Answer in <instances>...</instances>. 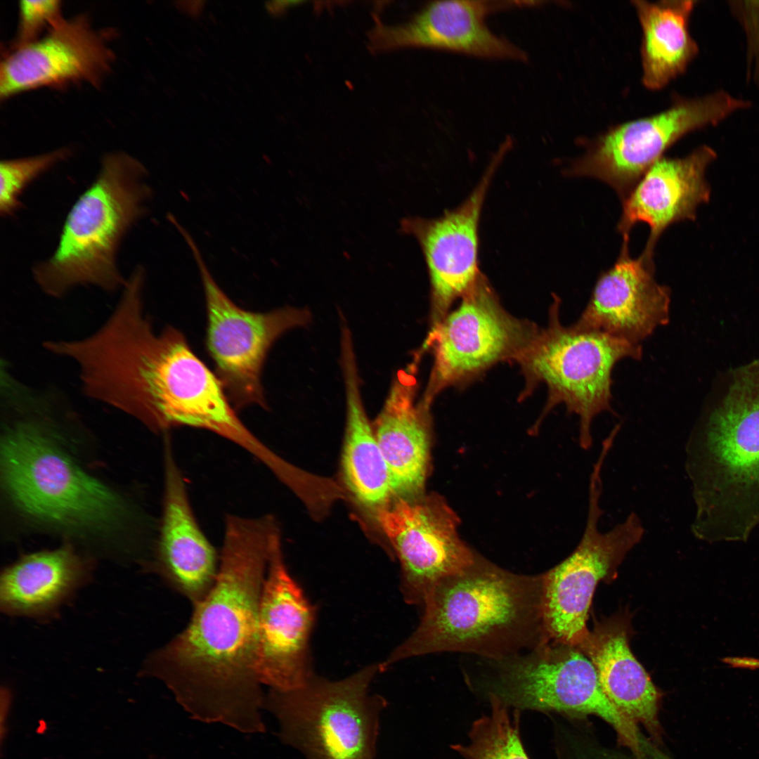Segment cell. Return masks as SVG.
<instances>
[{
    "label": "cell",
    "instance_id": "cell-18",
    "mask_svg": "<svg viewBox=\"0 0 759 759\" xmlns=\"http://www.w3.org/2000/svg\"><path fill=\"white\" fill-rule=\"evenodd\" d=\"M517 1H436L408 21L385 25L375 16L368 33L372 52L408 47L429 48L488 59L524 61L519 47L493 32L486 24L491 13L518 6Z\"/></svg>",
    "mask_w": 759,
    "mask_h": 759
},
{
    "label": "cell",
    "instance_id": "cell-2",
    "mask_svg": "<svg viewBox=\"0 0 759 759\" xmlns=\"http://www.w3.org/2000/svg\"><path fill=\"white\" fill-rule=\"evenodd\" d=\"M145 279V269L136 267L99 329L79 339L48 341L46 349L77 364L86 396L153 430L205 429L249 448L256 437L185 335L171 325L155 330L144 310Z\"/></svg>",
    "mask_w": 759,
    "mask_h": 759
},
{
    "label": "cell",
    "instance_id": "cell-23",
    "mask_svg": "<svg viewBox=\"0 0 759 759\" xmlns=\"http://www.w3.org/2000/svg\"><path fill=\"white\" fill-rule=\"evenodd\" d=\"M630 632L628 614H616L596 621L579 647L593 663L609 701L657 741L661 735V695L630 649Z\"/></svg>",
    "mask_w": 759,
    "mask_h": 759
},
{
    "label": "cell",
    "instance_id": "cell-21",
    "mask_svg": "<svg viewBox=\"0 0 759 759\" xmlns=\"http://www.w3.org/2000/svg\"><path fill=\"white\" fill-rule=\"evenodd\" d=\"M715 150L701 145L684 157L658 160L623 199L618 225L623 242H628L633 226L644 222L650 228L644 251L653 254L664 230L673 223L694 220L697 207L709 200L707 167L716 159Z\"/></svg>",
    "mask_w": 759,
    "mask_h": 759
},
{
    "label": "cell",
    "instance_id": "cell-24",
    "mask_svg": "<svg viewBox=\"0 0 759 759\" xmlns=\"http://www.w3.org/2000/svg\"><path fill=\"white\" fill-rule=\"evenodd\" d=\"M346 406L342 472L349 491L374 510L389 502L392 493L389 469L366 415L351 337L342 338Z\"/></svg>",
    "mask_w": 759,
    "mask_h": 759
},
{
    "label": "cell",
    "instance_id": "cell-9",
    "mask_svg": "<svg viewBox=\"0 0 759 759\" xmlns=\"http://www.w3.org/2000/svg\"><path fill=\"white\" fill-rule=\"evenodd\" d=\"M495 674L482 687L512 710L555 713L566 718L595 715L609 724L618 741L637 757L644 737L604 694L595 668L578 646L547 642L529 652L495 661Z\"/></svg>",
    "mask_w": 759,
    "mask_h": 759
},
{
    "label": "cell",
    "instance_id": "cell-22",
    "mask_svg": "<svg viewBox=\"0 0 759 759\" xmlns=\"http://www.w3.org/2000/svg\"><path fill=\"white\" fill-rule=\"evenodd\" d=\"M413 371V365L398 371L373 428L392 493L407 500L422 495L430 444L428 406L416 403Z\"/></svg>",
    "mask_w": 759,
    "mask_h": 759
},
{
    "label": "cell",
    "instance_id": "cell-26",
    "mask_svg": "<svg viewBox=\"0 0 759 759\" xmlns=\"http://www.w3.org/2000/svg\"><path fill=\"white\" fill-rule=\"evenodd\" d=\"M693 0L633 1L642 30V82L651 90L684 73L699 47L689 31Z\"/></svg>",
    "mask_w": 759,
    "mask_h": 759
},
{
    "label": "cell",
    "instance_id": "cell-12",
    "mask_svg": "<svg viewBox=\"0 0 759 759\" xmlns=\"http://www.w3.org/2000/svg\"><path fill=\"white\" fill-rule=\"evenodd\" d=\"M751 106L724 90L680 99L657 115L618 125L592 143L573 163V175L594 177L624 199L644 173L686 134L719 124Z\"/></svg>",
    "mask_w": 759,
    "mask_h": 759
},
{
    "label": "cell",
    "instance_id": "cell-33",
    "mask_svg": "<svg viewBox=\"0 0 759 759\" xmlns=\"http://www.w3.org/2000/svg\"><path fill=\"white\" fill-rule=\"evenodd\" d=\"M299 1H272L266 4L268 10L274 14L280 13L288 7L299 4Z\"/></svg>",
    "mask_w": 759,
    "mask_h": 759
},
{
    "label": "cell",
    "instance_id": "cell-13",
    "mask_svg": "<svg viewBox=\"0 0 759 759\" xmlns=\"http://www.w3.org/2000/svg\"><path fill=\"white\" fill-rule=\"evenodd\" d=\"M538 331L508 314L481 274L460 306L433 326L427 343L434 346V362L423 402L429 406L442 389L498 361L517 360Z\"/></svg>",
    "mask_w": 759,
    "mask_h": 759
},
{
    "label": "cell",
    "instance_id": "cell-30",
    "mask_svg": "<svg viewBox=\"0 0 759 759\" xmlns=\"http://www.w3.org/2000/svg\"><path fill=\"white\" fill-rule=\"evenodd\" d=\"M727 6L744 37L746 79L759 86V1L731 0Z\"/></svg>",
    "mask_w": 759,
    "mask_h": 759
},
{
    "label": "cell",
    "instance_id": "cell-11",
    "mask_svg": "<svg viewBox=\"0 0 759 759\" xmlns=\"http://www.w3.org/2000/svg\"><path fill=\"white\" fill-rule=\"evenodd\" d=\"M604 465L598 459L592 466L587 519L578 546L543 574V620L549 642L578 647L585 642L590 632L589 610L598 583L616 577L627 554L644 534L641 519L634 512L609 531H599Z\"/></svg>",
    "mask_w": 759,
    "mask_h": 759
},
{
    "label": "cell",
    "instance_id": "cell-19",
    "mask_svg": "<svg viewBox=\"0 0 759 759\" xmlns=\"http://www.w3.org/2000/svg\"><path fill=\"white\" fill-rule=\"evenodd\" d=\"M653 255L633 259L623 242L616 262L598 278L577 325L640 344L670 320V292L654 278Z\"/></svg>",
    "mask_w": 759,
    "mask_h": 759
},
{
    "label": "cell",
    "instance_id": "cell-17",
    "mask_svg": "<svg viewBox=\"0 0 759 759\" xmlns=\"http://www.w3.org/2000/svg\"><path fill=\"white\" fill-rule=\"evenodd\" d=\"M508 147L504 144L500 148L478 185L459 207L438 218L408 217L401 221V231L416 238L424 257L431 283L434 325L481 275L478 259L481 212L492 179Z\"/></svg>",
    "mask_w": 759,
    "mask_h": 759
},
{
    "label": "cell",
    "instance_id": "cell-1",
    "mask_svg": "<svg viewBox=\"0 0 759 759\" xmlns=\"http://www.w3.org/2000/svg\"><path fill=\"white\" fill-rule=\"evenodd\" d=\"M270 515L225 518L218 575L184 630L153 652L145 673L195 719L240 732H265L257 671L258 611L271 540Z\"/></svg>",
    "mask_w": 759,
    "mask_h": 759
},
{
    "label": "cell",
    "instance_id": "cell-20",
    "mask_svg": "<svg viewBox=\"0 0 759 759\" xmlns=\"http://www.w3.org/2000/svg\"><path fill=\"white\" fill-rule=\"evenodd\" d=\"M169 444L167 438L164 500L155 568L169 586L195 605L214 586L219 559L195 518L186 482Z\"/></svg>",
    "mask_w": 759,
    "mask_h": 759
},
{
    "label": "cell",
    "instance_id": "cell-10",
    "mask_svg": "<svg viewBox=\"0 0 759 759\" xmlns=\"http://www.w3.org/2000/svg\"><path fill=\"white\" fill-rule=\"evenodd\" d=\"M177 231L198 268L207 318L205 346L214 374L237 412L253 406L268 410L262 382L267 356L283 334L309 325V310L287 306L258 312L240 307L218 285L188 230L181 225Z\"/></svg>",
    "mask_w": 759,
    "mask_h": 759
},
{
    "label": "cell",
    "instance_id": "cell-4",
    "mask_svg": "<svg viewBox=\"0 0 759 759\" xmlns=\"http://www.w3.org/2000/svg\"><path fill=\"white\" fill-rule=\"evenodd\" d=\"M543 574L518 575L476 557L441 580L423 604L415 632L382 663L436 652L473 653L499 661L547 642Z\"/></svg>",
    "mask_w": 759,
    "mask_h": 759
},
{
    "label": "cell",
    "instance_id": "cell-25",
    "mask_svg": "<svg viewBox=\"0 0 759 759\" xmlns=\"http://www.w3.org/2000/svg\"><path fill=\"white\" fill-rule=\"evenodd\" d=\"M85 568L67 547L27 555L1 575V609L11 615L49 613L84 583Z\"/></svg>",
    "mask_w": 759,
    "mask_h": 759
},
{
    "label": "cell",
    "instance_id": "cell-5",
    "mask_svg": "<svg viewBox=\"0 0 759 759\" xmlns=\"http://www.w3.org/2000/svg\"><path fill=\"white\" fill-rule=\"evenodd\" d=\"M147 170L124 152L105 155L91 186L63 223L56 250L32 268L46 294L60 297L78 285L113 291L124 286L117 264L124 236L145 214L152 189Z\"/></svg>",
    "mask_w": 759,
    "mask_h": 759
},
{
    "label": "cell",
    "instance_id": "cell-6",
    "mask_svg": "<svg viewBox=\"0 0 759 759\" xmlns=\"http://www.w3.org/2000/svg\"><path fill=\"white\" fill-rule=\"evenodd\" d=\"M7 492L27 515L77 531L108 533L124 523L123 501L79 467L34 424L20 423L3 439Z\"/></svg>",
    "mask_w": 759,
    "mask_h": 759
},
{
    "label": "cell",
    "instance_id": "cell-32",
    "mask_svg": "<svg viewBox=\"0 0 759 759\" xmlns=\"http://www.w3.org/2000/svg\"><path fill=\"white\" fill-rule=\"evenodd\" d=\"M724 663L733 668L749 670L759 669V659L748 656H727L721 659Z\"/></svg>",
    "mask_w": 759,
    "mask_h": 759
},
{
    "label": "cell",
    "instance_id": "cell-16",
    "mask_svg": "<svg viewBox=\"0 0 759 759\" xmlns=\"http://www.w3.org/2000/svg\"><path fill=\"white\" fill-rule=\"evenodd\" d=\"M114 58L108 33L93 28L84 15L63 18L39 39L5 52L0 65L1 99L81 82L98 88Z\"/></svg>",
    "mask_w": 759,
    "mask_h": 759
},
{
    "label": "cell",
    "instance_id": "cell-27",
    "mask_svg": "<svg viewBox=\"0 0 759 759\" xmlns=\"http://www.w3.org/2000/svg\"><path fill=\"white\" fill-rule=\"evenodd\" d=\"M488 701L490 711L472 722L468 742L450 748L462 759H530L520 737L521 711L494 699Z\"/></svg>",
    "mask_w": 759,
    "mask_h": 759
},
{
    "label": "cell",
    "instance_id": "cell-14",
    "mask_svg": "<svg viewBox=\"0 0 759 759\" xmlns=\"http://www.w3.org/2000/svg\"><path fill=\"white\" fill-rule=\"evenodd\" d=\"M375 511L401 565V592L423 605L443 579L470 566L476 557L457 533L458 518L438 495L398 498Z\"/></svg>",
    "mask_w": 759,
    "mask_h": 759
},
{
    "label": "cell",
    "instance_id": "cell-7",
    "mask_svg": "<svg viewBox=\"0 0 759 759\" xmlns=\"http://www.w3.org/2000/svg\"><path fill=\"white\" fill-rule=\"evenodd\" d=\"M381 664L341 680L311 675L294 690L271 689L263 708L275 715L281 741L307 759H375L384 699L368 689Z\"/></svg>",
    "mask_w": 759,
    "mask_h": 759
},
{
    "label": "cell",
    "instance_id": "cell-29",
    "mask_svg": "<svg viewBox=\"0 0 759 759\" xmlns=\"http://www.w3.org/2000/svg\"><path fill=\"white\" fill-rule=\"evenodd\" d=\"M58 0L21 1L17 32L9 46L15 48L30 44L44 35L62 16Z\"/></svg>",
    "mask_w": 759,
    "mask_h": 759
},
{
    "label": "cell",
    "instance_id": "cell-8",
    "mask_svg": "<svg viewBox=\"0 0 759 759\" xmlns=\"http://www.w3.org/2000/svg\"><path fill=\"white\" fill-rule=\"evenodd\" d=\"M559 301L551 307L548 326L517 358L529 384L544 383L548 390L545 413L564 404L579 419L578 441L585 450L592 446V424L611 407L612 373L626 358L640 360L642 347L605 332L563 325Z\"/></svg>",
    "mask_w": 759,
    "mask_h": 759
},
{
    "label": "cell",
    "instance_id": "cell-28",
    "mask_svg": "<svg viewBox=\"0 0 759 759\" xmlns=\"http://www.w3.org/2000/svg\"><path fill=\"white\" fill-rule=\"evenodd\" d=\"M71 151L67 148L0 162V212L11 216L21 205L20 197L26 187L41 174L66 160Z\"/></svg>",
    "mask_w": 759,
    "mask_h": 759
},
{
    "label": "cell",
    "instance_id": "cell-31",
    "mask_svg": "<svg viewBox=\"0 0 759 759\" xmlns=\"http://www.w3.org/2000/svg\"><path fill=\"white\" fill-rule=\"evenodd\" d=\"M590 737L580 732L567 735L565 743L567 759H669L647 739L643 755L637 757L632 753L628 755L606 747Z\"/></svg>",
    "mask_w": 759,
    "mask_h": 759
},
{
    "label": "cell",
    "instance_id": "cell-15",
    "mask_svg": "<svg viewBox=\"0 0 759 759\" xmlns=\"http://www.w3.org/2000/svg\"><path fill=\"white\" fill-rule=\"evenodd\" d=\"M314 610L284 562L280 533L271 540L258 611L257 671L261 684L289 692L312 675L309 640Z\"/></svg>",
    "mask_w": 759,
    "mask_h": 759
},
{
    "label": "cell",
    "instance_id": "cell-3",
    "mask_svg": "<svg viewBox=\"0 0 759 759\" xmlns=\"http://www.w3.org/2000/svg\"><path fill=\"white\" fill-rule=\"evenodd\" d=\"M686 446L692 533L746 541L759 524V357L728 370Z\"/></svg>",
    "mask_w": 759,
    "mask_h": 759
}]
</instances>
